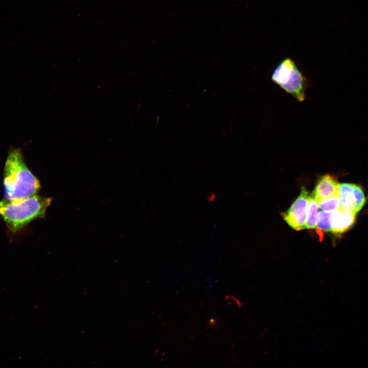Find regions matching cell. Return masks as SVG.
Segmentation results:
<instances>
[{
	"instance_id": "cell-6",
	"label": "cell",
	"mask_w": 368,
	"mask_h": 368,
	"mask_svg": "<svg viewBox=\"0 0 368 368\" xmlns=\"http://www.w3.org/2000/svg\"><path fill=\"white\" fill-rule=\"evenodd\" d=\"M356 214L341 206L331 213V231L339 235L347 231L354 224Z\"/></svg>"
},
{
	"instance_id": "cell-10",
	"label": "cell",
	"mask_w": 368,
	"mask_h": 368,
	"mask_svg": "<svg viewBox=\"0 0 368 368\" xmlns=\"http://www.w3.org/2000/svg\"><path fill=\"white\" fill-rule=\"evenodd\" d=\"M331 212L320 211L317 214V226L325 231H331Z\"/></svg>"
},
{
	"instance_id": "cell-4",
	"label": "cell",
	"mask_w": 368,
	"mask_h": 368,
	"mask_svg": "<svg viewBox=\"0 0 368 368\" xmlns=\"http://www.w3.org/2000/svg\"><path fill=\"white\" fill-rule=\"evenodd\" d=\"M308 192L302 187L301 193L289 209L282 214L283 219L292 228L301 231L305 228Z\"/></svg>"
},
{
	"instance_id": "cell-3",
	"label": "cell",
	"mask_w": 368,
	"mask_h": 368,
	"mask_svg": "<svg viewBox=\"0 0 368 368\" xmlns=\"http://www.w3.org/2000/svg\"><path fill=\"white\" fill-rule=\"evenodd\" d=\"M271 80L299 102L306 99L310 82L291 58H285L279 63L272 73Z\"/></svg>"
},
{
	"instance_id": "cell-2",
	"label": "cell",
	"mask_w": 368,
	"mask_h": 368,
	"mask_svg": "<svg viewBox=\"0 0 368 368\" xmlns=\"http://www.w3.org/2000/svg\"><path fill=\"white\" fill-rule=\"evenodd\" d=\"M52 198L33 195L24 199L0 201V217L13 232L32 221L43 217Z\"/></svg>"
},
{
	"instance_id": "cell-9",
	"label": "cell",
	"mask_w": 368,
	"mask_h": 368,
	"mask_svg": "<svg viewBox=\"0 0 368 368\" xmlns=\"http://www.w3.org/2000/svg\"><path fill=\"white\" fill-rule=\"evenodd\" d=\"M318 207L326 212H331L337 209L340 205L339 194L318 201Z\"/></svg>"
},
{
	"instance_id": "cell-1",
	"label": "cell",
	"mask_w": 368,
	"mask_h": 368,
	"mask_svg": "<svg viewBox=\"0 0 368 368\" xmlns=\"http://www.w3.org/2000/svg\"><path fill=\"white\" fill-rule=\"evenodd\" d=\"M3 186L5 199L15 200L35 195L40 188L38 179L27 166L20 150L11 148L5 162Z\"/></svg>"
},
{
	"instance_id": "cell-7",
	"label": "cell",
	"mask_w": 368,
	"mask_h": 368,
	"mask_svg": "<svg viewBox=\"0 0 368 368\" xmlns=\"http://www.w3.org/2000/svg\"><path fill=\"white\" fill-rule=\"evenodd\" d=\"M340 185L335 178L326 174L318 180L312 194L318 201L339 194Z\"/></svg>"
},
{
	"instance_id": "cell-5",
	"label": "cell",
	"mask_w": 368,
	"mask_h": 368,
	"mask_svg": "<svg viewBox=\"0 0 368 368\" xmlns=\"http://www.w3.org/2000/svg\"><path fill=\"white\" fill-rule=\"evenodd\" d=\"M341 206L356 214L363 206L365 197L362 188L358 185L344 183L340 185Z\"/></svg>"
},
{
	"instance_id": "cell-8",
	"label": "cell",
	"mask_w": 368,
	"mask_h": 368,
	"mask_svg": "<svg viewBox=\"0 0 368 368\" xmlns=\"http://www.w3.org/2000/svg\"><path fill=\"white\" fill-rule=\"evenodd\" d=\"M318 208L317 201L311 194L308 196V205L305 228L307 229H314L316 227L317 214Z\"/></svg>"
}]
</instances>
